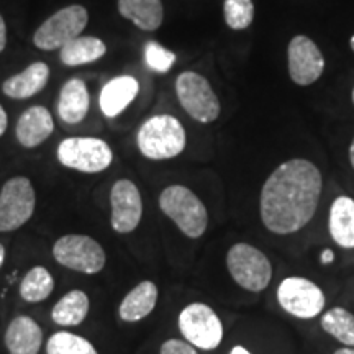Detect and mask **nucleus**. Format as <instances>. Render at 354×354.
Listing matches in <instances>:
<instances>
[{"mask_svg":"<svg viewBox=\"0 0 354 354\" xmlns=\"http://www.w3.org/2000/svg\"><path fill=\"white\" fill-rule=\"evenodd\" d=\"M322 189V172L308 159L295 158L282 162L261 189V221L276 234L300 232L315 215Z\"/></svg>","mask_w":354,"mask_h":354,"instance_id":"nucleus-1","label":"nucleus"},{"mask_svg":"<svg viewBox=\"0 0 354 354\" xmlns=\"http://www.w3.org/2000/svg\"><path fill=\"white\" fill-rule=\"evenodd\" d=\"M183 123L171 115H154L141 125L136 143L140 153L153 161L172 159L185 149Z\"/></svg>","mask_w":354,"mask_h":354,"instance_id":"nucleus-2","label":"nucleus"},{"mask_svg":"<svg viewBox=\"0 0 354 354\" xmlns=\"http://www.w3.org/2000/svg\"><path fill=\"white\" fill-rule=\"evenodd\" d=\"M159 207L167 218L189 238H201L209 225L205 205L192 190L184 185H169L159 196Z\"/></svg>","mask_w":354,"mask_h":354,"instance_id":"nucleus-3","label":"nucleus"},{"mask_svg":"<svg viewBox=\"0 0 354 354\" xmlns=\"http://www.w3.org/2000/svg\"><path fill=\"white\" fill-rule=\"evenodd\" d=\"M227 268L230 276L245 290L263 292L271 284L272 264L263 251L248 243H236L228 250Z\"/></svg>","mask_w":354,"mask_h":354,"instance_id":"nucleus-4","label":"nucleus"},{"mask_svg":"<svg viewBox=\"0 0 354 354\" xmlns=\"http://www.w3.org/2000/svg\"><path fill=\"white\" fill-rule=\"evenodd\" d=\"M57 161L69 169L95 174L112 165L113 153L107 141L74 136L63 140L57 146Z\"/></svg>","mask_w":354,"mask_h":354,"instance_id":"nucleus-5","label":"nucleus"},{"mask_svg":"<svg viewBox=\"0 0 354 354\" xmlns=\"http://www.w3.org/2000/svg\"><path fill=\"white\" fill-rule=\"evenodd\" d=\"M176 94L183 109L194 120L212 123L220 117V100L202 74L185 71L176 81Z\"/></svg>","mask_w":354,"mask_h":354,"instance_id":"nucleus-6","label":"nucleus"},{"mask_svg":"<svg viewBox=\"0 0 354 354\" xmlns=\"http://www.w3.org/2000/svg\"><path fill=\"white\" fill-rule=\"evenodd\" d=\"M88 21V13L82 6H69L57 10L44 20L33 35V43L38 50H61L71 39L81 37Z\"/></svg>","mask_w":354,"mask_h":354,"instance_id":"nucleus-7","label":"nucleus"},{"mask_svg":"<svg viewBox=\"0 0 354 354\" xmlns=\"http://www.w3.org/2000/svg\"><path fill=\"white\" fill-rule=\"evenodd\" d=\"M179 330L194 348L212 351L223 339V323L209 305L194 302L179 313Z\"/></svg>","mask_w":354,"mask_h":354,"instance_id":"nucleus-8","label":"nucleus"},{"mask_svg":"<svg viewBox=\"0 0 354 354\" xmlns=\"http://www.w3.org/2000/svg\"><path fill=\"white\" fill-rule=\"evenodd\" d=\"M277 302L289 315L300 320H312L325 310L326 297L310 279L290 276L279 284Z\"/></svg>","mask_w":354,"mask_h":354,"instance_id":"nucleus-9","label":"nucleus"},{"mask_svg":"<svg viewBox=\"0 0 354 354\" xmlns=\"http://www.w3.org/2000/svg\"><path fill=\"white\" fill-rule=\"evenodd\" d=\"M53 256L64 268L82 274H97L105 266V251L87 234H66L53 246Z\"/></svg>","mask_w":354,"mask_h":354,"instance_id":"nucleus-10","label":"nucleus"},{"mask_svg":"<svg viewBox=\"0 0 354 354\" xmlns=\"http://www.w3.org/2000/svg\"><path fill=\"white\" fill-rule=\"evenodd\" d=\"M37 194L28 177H12L0 190V232H13L32 218Z\"/></svg>","mask_w":354,"mask_h":354,"instance_id":"nucleus-11","label":"nucleus"},{"mask_svg":"<svg viewBox=\"0 0 354 354\" xmlns=\"http://www.w3.org/2000/svg\"><path fill=\"white\" fill-rule=\"evenodd\" d=\"M290 79L297 86H310L322 77L325 59L320 48L305 35H297L290 39L287 48Z\"/></svg>","mask_w":354,"mask_h":354,"instance_id":"nucleus-12","label":"nucleus"},{"mask_svg":"<svg viewBox=\"0 0 354 354\" xmlns=\"http://www.w3.org/2000/svg\"><path fill=\"white\" fill-rule=\"evenodd\" d=\"M112 205V228L117 233H131L140 225L143 215V202L138 187L128 179H120L113 184L110 192Z\"/></svg>","mask_w":354,"mask_h":354,"instance_id":"nucleus-13","label":"nucleus"},{"mask_svg":"<svg viewBox=\"0 0 354 354\" xmlns=\"http://www.w3.org/2000/svg\"><path fill=\"white\" fill-rule=\"evenodd\" d=\"M55 130V120H53L50 110L41 105H35L21 113L17 122V140L24 148H37L44 140L51 136Z\"/></svg>","mask_w":354,"mask_h":354,"instance_id":"nucleus-14","label":"nucleus"},{"mask_svg":"<svg viewBox=\"0 0 354 354\" xmlns=\"http://www.w3.org/2000/svg\"><path fill=\"white\" fill-rule=\"evenodd\" d=\"M43 343V331L32 317L13 318L6 331L8 354H38Z\"/></svg>","mask_w":354,"mask_h":354,"instance_id":"nucleus-15","label":"nucleus"},{"mask_svg":"<svg viewBox=\"0 0 354 354\" xmlns=\"http://www.w3.org/2000/svg\"><path fill=\"white\" fill-rule=\"evenodd\" d=\"M48 81H50V68L46 63L37 61V63L30 64L24 73L8 77L2 84V92L10 99H30L41 92L46 87Z\"/></svg>","mask_w":354,"mask_h":354,"instance_id":"nucleus-16","label":"nucleus"},{"mask_svg":"<svg viewBox=\"0 0 354 354\" xmlns=\"http://www.w3.org/2000/svg\"><path fill=\"white\" fill-rule=\"evenodd\" d=\"M140 84L131 76L115 77L105 84L100 92V109L107 117L120 115L138 95Z\"/></svg>","mask_w":354,"mask_h":354,"instance_id":"nucleus-17","label":"nucleus"},{"mask_svg":"<svg viewBox=\"0 0 354 354\" xmlns=\"http://www.w3.org/2000/svg\"><path fill=\"white\" fill-rule=\"evenodd\" d=\"M88 99L87 86L82 79H69L61 88L59 102H57V113H59L61 120L69 123V125H76L81 123L88 112Z\"/></svg>","mask_w":354,"mask_h":354,"instance_id":"nucleus-18","label":"nucleus"},{"mask_svg":"<svg viewBox=\"0 0 354 354\" xmlns=\"http://www.w3.org/2000/svg\"><path fill=\"white\" fill-rule=\"evenodd\" d=\"M328 230L331 240L339 248L354 250V201L351 197L339 196L331 203Z\"/></svg>","mask_w":354,"mask_h":354,"instance_id":"nucleus-19","label":"nucleus"},{"mask_svg":"<svg viewBox=\"0 0 354 354\" xmlns=\"http://www.w3.org/2000/svg\"><path fill=\"white\" fill-rule=\"evenodd\" d=\"M118 12L145 32H156L165 20L161 0H118Z\"/></svg>","mask_w":354,"mask_h":354,"instance_id":"nucleus-20","label":"nucleus"},{"mask_svg":"<svg viewBox=\"0 0 354 354\" xmlns=\"http://www.w3.org/2000/svg\"><path fill=\"white\" fill-rule=\"evenodd\" d=\"M158 302V287L151 281L140 282L122 300L118 315L123 322H140L153 312Z\"/></svg>","mask_w":354,"mask_h":354,"instance_id":"nucleus-21","label":"nucleus"},{"mask_svg":"<svg viewBox=\"0 0 354 354\" xmlns=\"http://www.w3.org/2000/svg\"><path fill=\"white\" fill-rule=\"evenodd\" d=\"M107 46L97 37H77L61 48V61L66 66H84L105 56Z\"/></svg>","mask_w":354,"mask_h":354,"instance_id":"nucleus-22","label":"nucleus"},{"mask_svg":"<svg viewBox=\"0 0 354 354\" xmlns=\"http://www.w3.org/2000/svg\"><path fill=\"white\" fill-rule=\"evenodd\" d=\"M88 313V297L82 290H71L53 307V322L61 326H77Z\"/></svg>","mask_w":354,"mask_h":354,"instance_id":"nucleus-23","label":"nucleus"},{"mask_svg":"<svg viewBox=\"0 0 354 354\" xmlns=\"http://www.w3.org/2000/svg\"><path fill=\"white\" fill-rule=\"evenodd\" d=\"M322 328L344 346L354 348V315L343 307H333L322 315Z\"/></svg>","mask_w":354,"mask_h":354,"instance_id":"nucleus-24","label":"nucleus"},{"mask_svg":"<svg viewBox=\"0 0 354 354\" xmlns=\"http://www.w3.org/2000/svg\"><path fill=\"white\" fill-rule=\"evenodd\" d=\"M53 289H55V281L50 271L43 266H37L25 274L20 284V297L30 304L43 302L50 297Z\"/></svg>","mask_w":354,"mask_h":354,"instance_id":"nucleus-25","label":"nucleus"},{"mask_svg":"<svg viewBox=\"0 0 354 354\" xmlns=\"http://www.w3.org/2000/svg\"><path fill=\"white\" fill-rule=\"evenodd\" d=\"M46 354H99L94 344L69 331H57L46 344Z\"/></svg>","mask_w":354,"mask_h":354,"instance_id":"nucleus-26","label":"nucleus"},{"mask_svg":"<svg viewBox=\"0 0 354 354\" xmlns=\"http://www.w3.org/2000/svg\"><path fill=\"white\" fill-rule=\"evenodd\" d=\"M225 21L232 30H246L253 24L254 3L253 0H225Z\"/></svg>","mask_w":354,"mask_h":354,"instance_id":"nucleus-27","label":"nucleus"},{"mask_svg":"<svg viewBox=\"0 0 354 354\" xmlns=\"http://www.w3.org/2000/svg\"><path fill=\"white\" fill-rule=\"evenodd\" d=\"M146 64L158 73H167L176 61V55L156 41H148L145 46Z\"/></svg>","mask_w":354,"mask_h":354,"instance_id":"nucleus-28","label":"nucleus"},{"mask_svg":"<svg viewBox=\"0 0 354 354\" xmlns=\"http://www.w3.org/2000/svg\"><path fill=\"white\" fill-rule=\"evenodd\" d=\"M159 354H198L197 349L183 339H167L161 344Z\"/></svg>","mask_w":354,"mask_h":354,"instance_id":"nucleus-29","label":"nucleus"},{"mask_svg":"<svg viewBox=\"0 0 354 354\" xmlns=\"http://www.w3.org/2000/svg\"><path fill=\"white\" fill-rule=\"evenodd\" d=\"M7 46V26L3 21V17L0 15V53L6 50Z\"/></svg>","mask_w":354,"mask_h":354,"instance_id":"nucleus-30","label":"nucleus"},{"mask_svg":"<svg viewBox=\"0 0 354 354\" xmlns=\"http://www.w3.org/2000/svg\"><path fill=\"white\" fill-rule=\"evenodd\" d=\"M7 123H8V120H7V113H6V110H3L2 105H0V136H2L3 133H6V130H7Z\"/></svg>","mask_w":354,"mask_h":354,"instance_id":"nucleus-31","label":"nucleus"},{"mask_svg":"<svg viewBox=\"0 0 354 354\" xmlns=\"http://www.w3.org/2000/svg\"><path fill=\"white\" fill-rule=\"evenodd\" d=\"M333 259H335L333 251H331V250H323L322 251V256H320L322 264H331V263H333Z\"/></svg>","mask_w":354,"mask_h":354,"instance_id":"nucleus-32","label":"nucleus"},{"mask_svg":"<svg viewBox=\"0 0 354 354\" xmlns=\"http://www.w3.org/2000/svg\"><path fill=\"white\" fill-rule=\"evenodd\" d=\"M230 354H253V353H251L250 349H246L245 346H240V344H238V346L232 348V351H230Z\"/></svg>","mask_w":354,"mask_h":354,"instance_id":"nucleus-33","label":"nucleus"},{"mask_svg":"<svg viewBox=\"0 0 354 354\" xmlns=\"http://www.w3.org/2000/svg\"><path fill=\"white\" fill-rule=\"evenodd\" d=\"M335 354H354V348H349V346L339 348V349H336Z\"/></svg>","mask_w":354,"mask_h":354,"instance_id":"nucleus-34","label":"nucleus"},{"mask_svg":"<svg viewBox=\"0 0 354 354\" xmlns=\"http://www.w3.org/2000/svg\"><path fill=\"white\" fill-rule=\"evenodd\" d=\"M349 162H351V167L354 169V138L351 141V146H349Z\"/></svg>","mask_w":354,"mask_h":354,"instance_id":"nucleus-35","label":"nucleus"},{"mask_svg":"<svg viewBox=\"0 0 354 354\" xmlns=\"http://www.w3.org/2000/svg\"><path fill=\"white\" fill-rule=\"evenodd\" d=\"M3 259H6V248H3L2 243H0V268H2Z\"/></svg>","mask_w":354,"mask_h":354,"instance_id":"nucleus-36","label":"nucleus"},{"mask_svg":"<svg viewBox=\"0 0 354 354\" xmlns=\"http://www.w3.org/2000/svg\"><path fill=\"white\" fill-rule=\"evenodd\" d=\"M349 46H351V50L354 51V35L351 37V39H349Z\"/></svg>","mask_w":354,"mask_h":354,"instance_id":"nucleus-37","label":"nucleus"},{"mask_svg":"<svg viewBox=\"0 0 354 354\" xmlns=\"http://www.w3.org/2000/svg\"><path fill=\"white\" fill-rule=\"evenodd\" d=\"M351 97H353V104H354V88H353V94H351Z\"/></svg>","mask_w":354,"mask_h":354,"instance_id":"nucleus-38","label":"nucleus"}]
</instances>
